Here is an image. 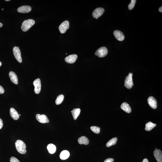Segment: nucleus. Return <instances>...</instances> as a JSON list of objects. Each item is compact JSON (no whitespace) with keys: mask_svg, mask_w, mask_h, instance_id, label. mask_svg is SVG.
<instances>
[{"mask_svg":"<svg viewBox=\"0 0 162 162\" xmlns=\"http://www.w3.org/2000/svg\"><path fill=\"white\" fill-rule=\"evenodd\" d=\"M33 84L35 86V93L36 94H38L40 93L41 90V84L40 79L38 78L35 80L34 81Z\"/></svg>","mask_w":162,"mask_h":162,"instance_id":"0eeeda50","label":"nucleus"},{"mask_svg":"<svg viewBox=\"0 0 162 162\" xmlns=\"http://www.w3.org/2000/svg\"><path fill=\"white\" fill-rule=\"evenodd\" d=\"M148 102L149 106L153 109L157 108V102L156 99L153 96L150 97L148 99Z\"/></svg>","mask_w":162,"mask_h":162,"instance_id":"9d476101","label":"nucleus"},{"mask_svg":"<svg viewBox=\"0 0 162 162\" xmlns=\"http://www.w3.org/2000/svg\"><path fill=\"white\" fill-rule=\"evenodd\" d=\"M157 150V149L156 148L155 149V150Z\"/></svg>","mask_w":162,"mask_h":162,"instance_id":"c9c22d12","label":"nucleus"},{"mask_svg":"<svg viewBox=\"0 0 162 162\" xmlns=\"http://www.w3.org/2000/svg\"><path fill=\"white\" fill-rule=\"evenodd\" d=\"M19 116H21V114H19Z\"/></svg>","mask_w":162,"mask_h":162,"instance_id":"e433bc0d","label":"nucleus"},{"mask_svg":"<svg viewBox=\"0 0 162 162\" xmlns=\"http://www.w3.org/2000/svg\"><path fill=\"white\" fill-rule=\"evenodd\" d=\"M142 162H149L148 160H147V159H144V160H143Z\"/></svg>","mask_w":162,"mask_h":162,"instance_id":"7c9ffc66","label":"nucleus"},{"mask_svg":"<svg viewBox=\"0 0 162 162\" xmlns=\"http://www.w3.org/2000/svg\"><path fill=\"white\" fill-rule=\"evenodd\" d=\"M4 93V89L2 86H0V94H2Z\"/></svg>","mask_w":162,"mask_h":162,"instance_id":"c85d7f7f","label":"nucleus"},{"mask_svg":"<svg viewBox=\"0 0 162 162\" xmlns=\"http://www.w3.org/2000/svg\"><path fill=\"white\" fill-rule=\"evenodd\" d=\"M35 22L32 19L26 20L23 23L21 26V29L24 32H26L34 25Z\"/></svg>","mask_w":162,"mask_h":162,"instance_id":"f03ea898","label":"nucleus"},{"mask_svg":"<svg viewBox=\"0 0 162 162\" xmlns=\"http://www.w3.org/2000/svg\"><path fill=\"white\" fill-rule=\"evenodd\" d=\"M136 1V0H132L131 2L129 4L128 6L129 9V10H131L133 9V8L134 7Z\"/></svg>","mask_w":162,"mask_h":162,"instance_id":"a878e982","label":"nucleus"},{"mask_svg":"<svg viewBox=\"0 0 162 162\" xmlns=\"http://www.w3.org/2000/svg\"><path fill=\"white\" fill-rule=\"evenodd\" d=\"M70 156V153L67 150H64L60 153L59 157L62 160H66Z\"/></svg>","mask_w":162,"mask_h":162,"instance_id":"a211bd4d","label":"nucleus"},{"mask_svg":"<svg viewBox=\"0 0 162 162\" xmlns=\"http://www.w3.org/2000/svg\"><path fill=\"white\" fill-rule=\"evenodd\" d=\"M2 63H1V62H0V67H1V66H2Z\"/></svg>","mask_w":162,"mask_h":162,"instance_id":"72a5a7b5","label":"nucleus"},{"mask_svg":"<svg viewBox=\"0 0 162 162\" xmlns=\"http://www.w3.org/2000/svg\"><path fill=\"white\" fill-rule=\"evenodd\" d=\"M5 1H10V0H5Z\"/></svg>","mask_w":162,"mask_h":162,"instance_id":"f704fd0d","label":"nucleus"},{"mask_svg":"<svg viewBox=\"0 0 162 162\" xmlns=\"http://www.w3.org/2000/svg\"><path fill=\"white\" fill-rule=\"evenodd\" d=\"M113 34L118 40L122 41L125 39L124 35L121 31L118 30H115L113 32Z\"/></svg>","mask_w":162,"mask_h":162,"instance_id":"f8f14e48","label":"nucleus"},{"mask_svg":"<svg viewBox=\"0 0 162 162\" xmlns=\"http://www.w3.org/2000/svg\"><path fill=\"white\" fill-rule=\"evenodd\" d=\"M64 99V96L63 95H60L58 96L55 101L56 105H59L61 104L63 101Z\"/></svg>","mask_w":162,"mask_h":162,"instance_id":"b1692460","label":"nucleus"},{"mask_svg":"<svg viewBox=\"0 0 162 162\" xmlns=\"http://www.w3.org/2000/svg\"><path fill=\"white\" fill-rule=\"evenodd\" d=\"M10 162H20L17 159L14 157H11L10 159Z\"/></svg>","mask_w":162,"mask_h":162,"instance_id":"bb28decb","label":"nucleus"},{"mask_svg":"<svg viewBox=\"0 0 162 162\" xmlns=\"http://www.w3.org/2000/svg\"><path fill=\"white\" fill-rule=\"evenodd\" d=\"M153 154L158 162H162V153L161 150L158 149L155 150Z\"/></svg>","mask_w":162,"mask_h":162,"instance_id":"4468645a","label":"nucleus"},{"mask_svg":"<svg viewBox=\"0 0 162 162\" xmlns=\"http://www.w3.org/2000/svg\"><path fill=\"white\" fill-rule=\"evenodd\" d=\"M69 27V23L67 21L62 23L59 27V30L61 33L63 34L66 32Z\"/></svg>","mask_w":162,"mask_h":162,"instance_id":"423d86ee","label":"nucleus"},{"mask_svg":"<svg viewBox=\"0 0 162 162\" xmlns=\"http://www.w3.org/2000/svg\"><path fill=\"white\" fill-rule=\"evenodd\" d=\"M32 9L30 6L25 5L19 7L18 9V12L21 13H28L30 12Z\"/></svg>","mask_w":162,"mask_h":162,"instance_id":"9b49d317","label":"nucleus"},{"mask_svg":"<svg viewBox=\"0 0 162 162\" xmlns=\"http://www.w3.org/2000/svg\"><path fill=\"white\" fill-rule=\"evenodd\" d=\"M156 126V124L153 123L151 122H149L146 124L145 130L148 131H150Z\"/></svg>","mask_w":162,"mask_h":162,"instance_id":"4be33fe9","label":"nucleus"},{"mask_svg":"<svg viewBox=\"0 0 162 162\" xmlns=\"http://www.w3.org/2000/svg\"><path fill=\"white\" fill-rule=\"evenodd\" d=\"M117 137H114L111 139L107 143L106 146L107 147H109L115 145L117 142Z\"/></svg>","mask_w":162,"mask_h":162,"instance_id":"5701e85b","label":"nucleus"},{"mask_svg":"<svg viewBox=\"0 0 162 162\" xmlns=\"http://www.w3.org/2000/svg\"><path fill=\"white\" fill-rule=\"evenodd\" d=\"M159 11H160V12H161L162 13V7H161L159 8Z\"/></svg>","mask_w":162,"mask_h":162,"instance_id":"2f4dec72","label":"nucleus"},{"mask_svg":"<svg viewBox=\"0 0 162 162\" xmlns=\"http://www.w3.org/2000/svg\"><path fill=\"white\" fill-rule=\"evenodd\" d=\"M81 112V109L80 108H75L73 109L71 111L73 118L75 120L77 119L79 116Z\"/></svg>","mask_w":162,"mask_h":162,"instance_id":"412c9836","label":"nucleus"},{"mask_svg":"<svg viewBox=\"0 0 162 162\" xmlns=\"http://www.w3.org/2000/svg\"><path fill=\"white\" fill-rule=\"evenodd\" d=\"M3 26L2 24V23H0V28L1 27H2Z\"/></svg>","mask_w":162,"mask_h":162,"instance_id":"473e14b6","label":"nucleus"},{"mask_svg":"<svg viewBox=\"0 0 162 162\" xmlns=\"http://www.w3.org/2000/svg\"><path fill=\"white\" fill-rule=\"evenodd\" d=\"M37 120L40 123H48L49 122V119L46 115L37 114L36 115Z\"/></svg>","mask_w":162,"mask_h":162,"instance_id":"1a4fd4ad","label":"nucleus"},{"mask_svg":"<svg viewBox=\"0 0 162 162\" xmlns=\"http://www.w3.org/2000/svg\"><path fill=\"white\" fill-rule=\"evenodd\" d=\"M3 126V122L2 119L0 118V129L2 128Z\"/></svg>","mask_w":162,"mask_h":162,"instance_id":"c756f323","label":"nucleus"},{"mask_svg":"<svg viewBox=\"0 0 162 162\" xmlns=\"http://www.w3.org/2000/svg\"><path fill=\"white\" fill-rule=\"evenodd\" d=\"M133 74L129 73V75L126 77L125 80L124 86L128 89H131L133 86Z\"/></svg>","mask_w":162,"mask_h":162,"instance_id":"7ed1b4c3","label":"nucleus"},{"mask_svg":"<svg viewBox=\"0 0 162 162\" xmlns=\"http://www.w3.org/2000/svg\"><path fill=\"white\" fill-rule=\"evenodd\" d=\"M15 147L17 151L21 154H25L26 153V146L25 143L22 140H17L15 143Z\"/></svg>","mask_w":162,"mask_h":162,"instance_id":"f257e3e1","label":"nucleus"},{"mask_svg":"<svg viewBox=\"0 0 162 162\" xmlns=\"http://www.w3.org/2000/svg\"><path fill=\"white\" fill-rule=\"evenodd\" d=\"M91 130L93 133L96 134L100 133V129L99 127L96 126H92L90 127Z\"/></svg>","mask_w":162,"mask_h":162,"instance_id":"393cba45","label":"nucleus"},{"mask_svg":"<svg viewBox=\"0 0 162 162\" xmlns=\"http://www.w3.org/2000/svg\"><path fill=\"white\" fill-rule=\"evenodd\" d=\"M48 150L50 153L54 154L56 150V147L54 145L50 143L48 144L47 147Z\"/></svg>","mask_w":162,"mask_h":162,"instance_id":"aec40b11","label":"nucleus"},{"mask_svg":"<svg viewBox=\"0 0 162 162\" xmlns=\"http://www.w3.org/2000/svg\"><path fill=\"white\" fill-rule=\"evenodd\" d=\"M105 10L103 8H98L95 9L93 13V16L94 18L98 19L104 13Z\"/></svg>","mask_w":162,"mask_h":162,"instance_id":"6e6552de","label":"nucleus"},{"mask_svg":"<svg viewBox=\"0 0 162 162\" xmlns=\"http://www.w3.org/2000/svg\"><path fill=\"white\" fill-rule=\"evenodd\" d=\"M114 161V159L113 158H108L105 160L104 162H113Z\"/></svg>","mask_w":162,"mask_h":162,"instance_id":"cd10ccee","label":"nucleus"},{"mask_svg":"<svg viewBox=\"0 0 162 162\" xmlns=\"http://www.w3.org/2000/svg\"><path fill=\"white\" fill-rule=\"evenodd\" d=\"M10 115L11 117L15 120H18L19 118L18 112L13 108H11L10 110Z\"/></svg>","mask_w":162,"mask_h":162,"instance_id":"2eb2a0df","label":"nucleus"},{"mask_svg":"<svg viewBox=\"0 0 162 162\" xmlns=\"http://www.w3.org/2000/svg\"><path fill=\"white\" fill-rule=\"evenodd\" d=\"M13 53L14 56L19 63L22 62V59L21 57V53L20 50L18 47H15L13 48Z\"/></svg>","mask_w":162,"mask_h":162,"instance_id":"39448f33","label":"nucleus"},{"mask_svg":"<svg viewBox=\"0 0 162 162\" xmlns=\"http://www.w3.org/2000/svg\"><path fill=\"white\" fill-rule=\"evenodd\" d=\"M77 58V55L76 54L71 55L65 58V61L68 63H73L76 61Z\"/></svg>","mask_w":162,"mask_h":162,"instance_id":"ddd939ff","label":"nucleus"},{"mask_svg":"<svg viewBox=\"0 0 162 162\" xmlns=\"http://www.w3.org/2000/svg\"><path fill=\"white\" fill-rule=\"evenodd\" d=\"M107 48L105 47H102L98 49L95 52V55L99 57H104L106 56L108 53Z\"/></svg>","mask_w":162,"mask_h":162,"instance_id":"20e7f679","label":"nucleus"},{"mask_svg":"<svg viewBox=\"0 0 162 162\" xmlns=\"http://www.w3.org/2000/svg\"><path fill=\"white\" fill-rule=\"evenodd\" d=\"M121 108L125 112L128 113H131L132 110L130 106L126 102H124L121 106Z\"/></svg>","mask_w":162,"mask_h":162,"instance_id":"f3484780","label":"nucleus"},{"mask_svg":"<svg viewBox=\"0 0 162 162\" xmlns=\"http://www.w3.org/2000/svg\"><path fill=\"white\" fill-rule=\"evenodd\" d=\"M9 75L11 81L15 84H18V78L15 72H10Z\"/></svg>","mask_w":162,"mask_h":162,"instance_id":"dca6fc26","label":"nucleus"},{"mask_svg":"<svg viewBox=\"0 0 162 162\" xmlns=\"http://www.w3.org/2000/svg\"><path fill=\"white\" fill-rule=\"evenodd\" d=\"M78 142L80 144L88 145L89 143V140L87 137L85 136H81L78 139Z\"/></svg>","mask_w":162,"mask_h":162,"instance_id":"6ab92c4d","label":"nucleus"}]
</instances>
